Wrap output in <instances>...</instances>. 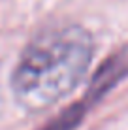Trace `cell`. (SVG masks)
<instances>
[{
	"label": "cell",
	"mask_w": 128,
	"mask_h": 130,
	"mask_svg": "<svg viewBox=\"0 0 128 130\" xmlns=\"http://www.w3.org/2000/svg\"><path fill=\"white\" fill-rule=\"evenodd\" d=\"M94 59V38L77 23L43 26L15 62L10 87L23 109H49L85 81Z\"/></svg>",
	"instance_id": "1"
},
{
	"label": "cell",
	"mask_w": 128,
	"mask_h": 130,
	"mask_svg": "<svg viewBox=\"0 0 128 130\" xmlns=\"http://www.w3.org/2000/svg\"><path fill=\"white\" fill-rule=\"evenodd\" d=\"M126 74H128V57L113 55L109 60L104 62L102 70H98V74L94 75L83 100H79L70 107H66L64 111H60V115H57L47 124H43L42 130H76L81 124V121L85 119L87 111L98 100H102V96L109 89L115 87Z\"/></svg>",
	"instance_id": "2"
}]
</instances>
